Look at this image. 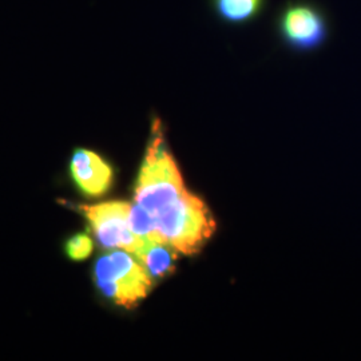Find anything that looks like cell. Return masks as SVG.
I'll return each instance as SVG.
<instances>
[{
  "instance_id": "obj_3",
  "label": "cell",
  "mask_w": 361,
  "mask_h": 361,
  "mask_svg": "<svg viewBox=\"0 0 361 361\" xmlns=\"http://www.w3.org/2000/svg\"><path fill=\"white\" fill-rule=\"evenodd\" d=\"M273 31L286 50L319 51L331 35L329 18L314 0H286L273 18Z\"/></svg>"
},
{
  "instance_id": "obj_7",
  "label": "cell",
  "mask_w": 361,
  "mask_h": 361,
  "mask_svg": "<svg viewBox=\"0 0 361 361\" xmlns=\"http://www.w3.org/2000/svg\"><path fill=\"white\" fill-rule=\"evenodd\" d=\"M269 0H207L221 25L231 28L252 26L267 13Z\"/></svg>"
},
{
  "instance_id": "obj_2",
  "label": "cell",
  "mask_w": 361,
  "mask_h": 361,
  "mask_svg": "<svg viewBox=\"0 0 361 361\" xmlns=\"http://www.w3.org/2000/svg\"><path fill=\"white\" fill-rule=\"evenodd\" d=\"M157 228L166 245L183 255L197 253L216 231L205 202L189 190L155 213Z\"/></svg>"
},
{
  "instance_id": "obj_5",
  "label": "cell",
  "mask_w": 361,
  "mask_h": 361,
  "mask_svg": "<svg viewBox=\"0 0 361 361\" xmlns=\"http://www.w3.org/2000/svg\"><path fill=\"white\" fill-rule=\"evenodd\" d=\"M80 212L89 219L99 244L106 249H122L140 258L150 243L131 231V204L109 201L97 205H80Z\"/></svg>"
},
{
  "instance_id": "obj_10",
  "label": "cell",
  "mask_w": 361,
  "mask_h": 361,
  "mask_svg": "<svg viewBox=\"0 0 361 361\" xmlns=\"http://www.w3.org/2000/svg\"><path fill=\"white\" fill-rule=\"evenodd\" d=\"M94 249V243L85 233L71 237L66 244L67 256L74 261H82L90 256Z\"/></svg>"
},
{
  "instance_id": "obj_1",
  "label": "cell",
  "mask_w": 361,
  "mask_h": 361,
  "mask_svg": "<svg viewBox=\"0 0 361 361\" xmlns=\"http://www.w3.org/2000/svg\"><path fill=\"white\" fill-rule=\"evenodd\" d=\"M152 140L143 159L135 186L134 204L145 207L153 216L186 193L185 182L174 158L169 153L162 123L153 121Z\"/></svg>"
},
{
  "instance_id": "obj_8",
  "label": "cell",
  "mask_w": 361,
  "mask_h": 361,
  "mask_svg": "<svg viewBox=\"0 0 361 361\" xmlns=\"http://www.w3.org/2000/svg\"><path fill=\"white\" fill-rule=\"evenodd\" d=\"M176 258L177 256L171 246L150 243L138 259L153 277L159 279L173 271Z\"/></svg>"
},
{
  "instance_id": "obj_6",
  "label": "cell",
  "mask_w": 361,
  "mask_h": 361,
  "mask_svg": "<svg viewBox=\"0 0 361 361\" xmlns=\"http://www.w3.org/2000/svg\"><path fill=\"white\" fill-rule=\"evenodd\" d=\"M71 174L78 188L87 195L106 193L113 180V169L99 155L90 150H77L71 159Z\"/></svg>"
},
{
  "instance_id": "obj_4",
  "label": "cell",
  "mask_w": 361,
  "mask_h": 361,
  "mask_svg": "<svg viewBox=\"0 0 361 361\" xmlns=\"http://www.w3.org/2000/svg\"><path fill=\"white\" fill-rule=\"evenodd\" d=\"M95 280L104 296L128 310L147 296L153 285V276L146 267L126 250H116L99 258Z\"/></svg>"
},
{
  "instance_id": "obj_9",
  "label": "cell",
  "mask_w": 361,
  "mask_h": 361,
  "mask_svg": "<svg viewBox=\"0 0 361 361\" xmlns=\"http://www.w3.org/2000/svg\"><path fill=\"white\" fill-rule=\"evenodd\" d=\"M130 226H131V231L145 241L154 243V244H165L161 233L157 228L154 216L145 207H140L137 204H131Z\"/></svg>"
}]
</instances>
